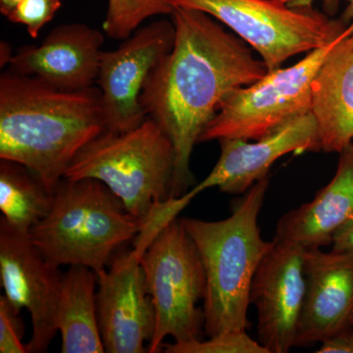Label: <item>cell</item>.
<instances>
[{
	"label": "cell",
	"mask_w": 353,
	"mask_h": 353,
	"mask_svg": "<svg viewBox=\"0 0 353 353\" xmlns=\"http://www.w3.org/2000/svg\"><path fill=\"white\" fill-rule=\"evenodd\" d=\"M171 16L173 48L150 72L139 102L175 148L171 197H180L194 183L190 162L194 145L222 102L263 78L268 68L212 16L183 7H174Z\"/></svg>",
	"instance_id": "cell-1"
},
{
	"label": "cell",
	"mask_w": 353,
	"mask_h": 353,
	"mask_svg": "<svg viewBox=\"0 0 353 353\" xmlns=\"http://www.w3.org/2000/svg\"><path fill=\"white\" fill-rule=\"evenodd\" d=\"M103 132L99 88L60 90L11 70L0 77V159L24 165L51 190Z\"/></svg>",
	"instance_id": "cell-2"
},
{
	"label": "cell",
	"mask_w": 353,
	"mask_h": 353,
	"mask_svg": "<svg viewBox=\"0 0 353 353\" xmlns=\"http://www.w3.org/2000/svg\"><path fill=\"white\" fill-rule=\"evenodd\" d=\"M268 187L269 176L254 183L234 201L226 219H180L205 269L204 333L209 336L248 327L253 278L274 243L262 239L259 226Z\"/></svg>",
	"instance_id": "cell-3"
},
{
	"label": "cell",
	"mask_w": 353,
	"mask_h": 353,
	"mask_svg": "<svg viewBox=\"0 0 353 353\" xmlns=\"http://www.w3.org/2000/svg\"><path fill=\"white\" fill-rule=\"evenodd\" d=\"M143 226L104 183L63 178L55 188L50 212L30 234L53 266L81 265L97 274Z\"/></svg>",
	"instance_id": "cell-4"
},
{
	"label": "cell",
	"mask_w": 353,
	"mask_h": 353,
	"mask_svg": "<svg viewBox=\"0 0 353 353\" xmlns=\"http://www.w3.org/2000/svg\"><path fill=\"white\" fill-rule=\"evenodd\" d=\"M176 152L152 118L122 132H103L83 146L64 178L94 179L106 185L130 215L145 224L158 204L171 199Z\"/></svg>",
	"instance_id": "cell-5"
},
{
	"label": "cell",
	"mask_w": 353,
	"mask_h": 353,
	"mask_svg": "<svg viewBox=\"0 0 353 353\" xmlns=\"http://www.w3.org/2000/svg\"><path fill=\"white\" fill-rule=\"evenodd\" d=\"M141 264L155 314L148 352H161L167 336L176 343L202 340L204 312L197 303L206 294L205 269L180 219L171 221L153 238Z\"/></svg>",
	"instance_id": "cell-6"
},
{
	"label": "cell",
	"mask_w": 353,
	"mask_h": 353,
	"mask_svg": "<svg viewBox=\"0 0 353 353\" xmlns=\"http://www.w3.org/2000/svg\"><path fill=\"white\" fill-rule=\"evenodd\" d=\"M173 7L212 16L259 53L268 71L294 55L328 46L347 30L312 6H288L274 0H167Z\"/></svg>",
	"instance_id": "cell-7"
},
{
	"label": "cell",
	"mask_w": 353,
	"mask_h": 353,
	"mask_svg": "<svg viewBox=\"0 0 353 353\" xmlns=\"http://www.w3.org/2000/svg\"><path fill=\"white\" fill-rule=\"evenodd\" d=\"M347 30L333 43L310 51L292 66L268 71L252 85L234 90L221 104L199 143L225 139L255 141L310 113L315 77Z\"/></svg>",
	"instance_id": "cell-8"
},
{
	"label": "cell",
	"mask_w": 353,
	"mask_h": 353,
	"mask_svg": "<svg viewBox=\"0 0 353 353\" xmlns=\"http://www.w3.org/2000/svg\"><path fill=\"white\" fill-rule=\"evenodd\" d=\"M163 227L148 221L134 248L111 260L110 268L97 273V319L108 353H145L155 328L154 307L146 289L141 254Z\"/></svg>",
	"instance_id": "cell-9"
},
{
	"label": "cell",
	"mask_w": 353,
	"mask_h": 353,
	"mask_svg": "<svg viewBox=\"0 0 353 353\" xmlns=\"http://www.w3.org/2000/svg\"><path fill=\"white\" fill-rule=\"evenodd\" d=\"M174 41L173 22L159 20L139 28L116 50H103L97 83L106 132L129 131L146 119L139 97L150 72L170 52Z\"/></svg>",
	"instance_id": "cell-10"
},
{
	"label": "cell",
	"mask_w": 353,
	"mask_h": 353,
	"mask_svg": "<svg viewBox=\"0 0 353 353\" xmlns=\"http://www.w3.org/2000/svg\"><path fill=\"white\" fill-rule=\"evenodd\" d=\"M41 254L30 232L0 219V282L4 296L18 313L31 315L28 352L43 353L57 333V311L63 274Z\"/></svg>",
	"instance_id": "cell-11"
},
{
	"label": "cell",
	"mask_w": 353,
	"mask_h": 353,
	"mask_svg": "<svg viewBox=\"0 0 353 353\" xmlns=\"http://www.w3.org/2000/svg\"><path fill=\"white\" fill-rule=\"evenodd\" d=\"M260 262L250 290L259 317V341L269 353L296 347L306 292L305 248L273 240Z\"/></svg>",
	"instance_id": "cell-12"
},
{
	"label": "cell",
	"mask_w": 353,
	"mask_h": 353,
	"mask_svg": "<svg viewBox=\"0 0 353 353\" xmlns=\"http://www.w3.org/2000/svg\"><path fill=\"white\" fill-rule=\"evenodd\" d=\"M221 154L214 168L190 190L194 197L211 188L225 194H243L268 176L272 165L289 153L321 152L317 123L312 113L290 121L284 126L255 139L219 141Z\"/></svg>",
	"instance_id": "cell-13"
},
{
	"label": "cell",
	"mask_w": 353,
	"mask_h": 353,
	"mask_svg": "<svg viewBox=\"0 0 353 353\" xmlns=\"http://www.w3.org/2000/svg\"><path fill=\"white\" fill-rule=\"evenodd\" d=\"M103 43V34L90 26L60 25L39 46L20 48L9 70L60 90H85L97 83Z\"/></svg>",
	"instance_id": "cell-14"
},
{
	"label": "cell",
	"mask_w": 353,
	"mask_h": 353,
	"mask_svg": "<svg viewBox=\"0 0 353 353\" xmlns=\"http://www.w3.org/2000/svg\"><path fill=\"white\" fill-rule=\"evenodd\" d=\"M306 292L296 347H309L350 328L353 253L306 250Z\"/></svg>",
	"instance_id": "cell-15"
},
{
	"label": "cell",
	"mask_w": 353,
	"mask_h": 353,
	"mask_svg": "<svg viewBox=\"0 0 353 353\" xmlns=\"http://www.w3.org/2000/svg\"><path fill=\"white\" fill-rule=\"evenodd\" d=\"M311 113L322 152L340 153L353 143V22L315 77Z\"/></svg>",
	"instance_id": "cell-16"
},
{
	"label": "cell",
	"mask_w": 353,
	"mask_h": 353,
	"mask_svg": "<svg viewBox=\"0 0 353 353\" xmlns=\"http://www.w3.org/2000/svg\"><path fill=\"white\" fill-rule=\"evenodd\" d=\"M331 182L315 199L279 220L274 240L305 248L332 245L336 232L353 216V143L340 153Z\"/></svg>",
	"instance_id": "cell-17"
},
{
	"label": "cell",
	"mask_w": 353,
	"mask_h": 353,
	"mask_svg": "<svg viewBox=\"0 0 353 353\" xmlns=\"http://www.w3.org/2000/svg\"><path fill=\"white\" fill-rule=\"evenodd\" d=\"M97 273L81 265L63 274L57 311L62 353L105 352L97 319Z\"/></svg>",
	"instance_id": "cell-18"
},
{
	"label": "cell",
	"mask_w": 353,
	"mask_h": 353,
	"mask_svg": "<svg viewBox=\"0 0 353 353\" xmlns=\"http://www.w3.org/2000/svg\"><path fill=\"white\" fill-rule=\"evenodd\" d=\"M0 160L1 218L20 231L30 232L50 212L54 190L24 165Z\"/></svg>",
	"instance_id": "cell-19"
},
{
	"label": "cell",
	"mask_w": 353,
	"mask_h": 353,
	"mask_svg": "<svg viewBox=\"0 0 353 353\" xmlns=\"http://www.w3.org/2000/svg\"><path fill=\"white\" fill-rule=\"evenodd\" d=\"M173 10L174 7L167 0H108L104 34L109 38L124 41L148 18L171 15Z\"/></svg>",
	"instance_id": "cell-20"
},
{
	"label": "cell",
	"mask_w": 353,
	"mask_h": 353,
	"mask_svg": "<svg viewBox=\"0 0 353 353\" xmlns=\"http://www.w3.org/2000/svg\"><path fill=\"white\" fill-rule=\"evenodd\" d=\"M167 353H269L259 341L253 340L245 331L224 332L209 336L208 341L166 343Z\"/></svg>",
	"instance_id": "cell-21"
},
{
	"label": "cell",
	"mask_w": 353,
	"mask_h": 353,
	"mask_svg": "<svg viewBox=\"0 0 353 353\" xmlns=\"http://www.w3.org/2000/svg\"><path fill=\"white\" fill-rule=\"evenodd\" d=\"M61 6V0H22L6 19L25 26L29 36L37 39Z\"/></svg>",
	"instance_id": "cell-22"
},
{
	"label": "cell",
	"mask_w": 353,
	"mask_h": 353,
	"mask_svg": "<svg viewBox=\"0 0 353 353\" xmlns=\"http://www.w3.org/2000/svg\"><path fill=\"white\" fill-rule=\"evenodd\" d=\"M6 296H0V353L28 352L22 343L23 324Z\"/></svg>",
	"instance_id": "cell-23"
},
{
	"label": "cell",
	"mask_w": 353,
	"mask_h": 353,
	"mask_svg": "<svg viewBox=\"0 0 353 353\" xmlns=\"http://www.w3.org/2000/svg\"><path fill=\"white\" fill-rule=\"evenodd\" d=\"M318 353H353V327L323 341Z\"/></svg>",
	"instance_id": "cell-24"
},
{
	"label": "cell",
	"mask_w": 353,
	"mask_h": 353,
	"mask_svg": "<svg viewBox=\"0 0 353 353\" xmlns=\"http://www.w3.org/2000/svg\"><path fill=\"white\" fill-rule=\"evenodd\" d=\"M332 245L336 252L353 253V216L334 234Z\"/></svg>",
	"instance_id": "cell-25"
},
{
	"label": "cell",
	"mask_w": 353,
	"mask_h": 353,
	"mask_svg": "<svg viewBox=\"0 0 353 353\" xmlns=\"http://www.w3.org/2000/svg\"><path fill=\"white\" fill-rule=\"evenodd\" d=\"M274 1L280 2V3L290 4V6H294V2H296L294 6H310L311 2L313 0H274ZM324 3L325 9L329 14H334L338 10L339 0H322Z\"/></svg>",
	"instance_id": "cell-26"
},
{
	"label": "cell",
	"mask_w": 353,
	"mask_h": 353,
	"mask_svg": "<svg viewBox=\"0 0 353 353\" xmlns=\"http://www.w3.org/2000/svg\"><path fill=\"white\" fill-rule=\"evenodd\" d=\"M21 1L22 0H0V12L4 17H8Z\"/></svg>",
	"instance_id": "cell-27"
},
{
	"label": "cell",
	"mask_w": 353,
	"mask_h": 353,
	"mask_svg": "<svg viewBox=\"0 0 353 353\" xmlns=\"http://www.w3.org/2000/svg\"><path fill=\"white\" fill-rule=\"evenodd\" d=\"M1 58V67H3L6 64L10 63L11 58H12L13 55L11 53L10 46H8V43H1V55H0Z\"/></svg>",
	"instance_id": "cell-28"
},
{
	"label": "cell",
	"mask_w": 353,
	"mask_h": 353,
	"mask_svg": "<svg viewBox=\"0 0 353 353\" xmlns=\"http://www.w3.org/2000/svg\"><path fill=\"white\" fill-rule=\"evenodd\" d=\"M348 4L345 8V12L341 16V19L347 24H352L353 22V0H347Z\"/></svg>",
	"instance_id": "cell-29"
},
{
	"label": "cell",
	"mask_w": 353,
	"mask_h": 353,
	"mask_svg": "<svg viewBox=\"0 0 353 353\" xmlns=\"http://www.w3.org/2000/svg\"><path fill=\"white\" fill-rule=\"evenodd\" d=\"M350 324H352V326L353 327V313L352 315V318H350Z\"/></svg>",
	"instance_id": "cell-30"
}]
</instances>
